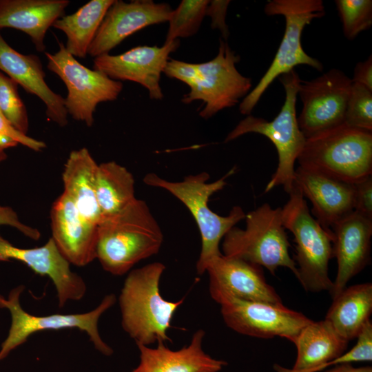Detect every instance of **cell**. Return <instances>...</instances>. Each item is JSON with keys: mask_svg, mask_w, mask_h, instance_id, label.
<instances>
[{"mask_svg": "<svg viewBox=\"0 0 372 372\" xmlns=\"http://www.w3.org/2000/svg\"><path fill=\"white\" fill-rule=\"evenodd\" d=\"M163 242L161 229L147 203L136 198L118 213L101 219L96 258L105 271L123 276L157 254Z\"/></svg>", "mask_w": 372, "mask_h": 372, "instance_id": "obj_1", "label": "cell"}, {"mask_svg": "<svg viewBox=\"0 0 372 372\" xmlns=\"http://www.w3.org/2000/svg\"><path fill=\"white\" fill-rule=\"evenodd\" d=\"M165 266L159 262L131 271L118 297L123 330L136 344L149 346L170 340L167 330L185 298L169 301L160 292Z\"/></svg>", "mask_w": 372, "mask_h": 372, "instance_id": "obj_2", "label": "cell"}, {"mask_svg": "<svg viewBox=\"0 0 372 372\" xmlns=\"http://www.w3.org/2000/svg\"><path fill=\"white\" fill-rule=\"evenodd\" d=\"M299 166L351 184L372 174V132L344 123L307 138Z\"/></svg>", "mask_w": 372, "mask_h": 372, "instance_id": "obj_3", "label": "cell"}, {"mask_svg": "<svg viewBox=\"0 0 372 372\" xmlns=\"http://www.w3.org/2000/svg\"><path fill=\"white\" fill-rule=\"evenodd\" d=\"M233 169L221 178L211 183L207 181L209 175L207 172L192 174L180 182L163 179L154 173L147 174L144 183L149 186L166 189L179 199L189 210L198 225L201 236V250L196 262L198 275L206 272L209 262L221 254L219 244L225 234L245 218L243 209L234 207L227 216H221L212 211L208 205L209 197L226 185L225 179Z\"/></svg>", "mask_w": 372, "mask_h": 372, "instance_id": "obj_4", "label": "cell"}, {"mask_svg": "<svg viewBox=\"0 0 372 372\" xmlns=\"http://www.w3.org/2000/svg\"><path fill=\"white\" fill-rule=\"evenodd\" d=\"M278 79L285 88V99L278 115L270 121L247 115L227 134L225 142L231 141L247 133H257L267 137L277 150L278 165L265 192L282 185L289 194L295 187L294 165L306 141L298 126L296 115V100L302 80L294 70Z\"/></svg>", "mask_w": 372, "mask_h": 372, "instance_id": "obj_5", "label": "cell"}, {"mask_svg": "<svg viewBox=\"0 0 372 372\" xmlns=\"http://www.w3.org/2000/svg\"><path fill=\"white\" fill-rule=\"evenodd\" d=\"M264 11L269 16H283L285 30L271 64L258 83L240 103L239 110L245 115H250L262 95L276 78L290 72L296 66L307 65L318 71L323 68L321 62L304 52L301 43L305 26L325 14L322 0H271L265 4Z\"/></svg>", "mask_w": 372, "mask_h": 372, "instance_id": "obj_6", "label": "cell"}, {"mask_svg": "<svg viewBox=\"0 0 372 372\" xmlns=\"http://www.w3.org/2000/svg\"><path fill=\"white\" fill-rule=\"evenodd\" d=\"M246 227H233L224 236L223 255L265 267L272 275L287 267L297 276L296 262L283 226L282 208L264 203L245 215Z\"/></svg>", "mask_w": 372, "mask_h": 372, "instance_id": "obj_7", "label": "cell"}, {"mask_svg": "<svg viewBox=\"0 0 372 372\" xmlns=\"http://www.w3.org/2000/svg\"><path fill=\"white\" fill-rule=\"evenodd\" d=\"M282 218L283 226L294 236L296 278L307 291L330 293L333 285L328 273L329 262L333 257L332 231L324 229L312 216L296 185L282 208Z\"/></svg>", "mask_w": 372, "mask_h": 372, "instance_id": "obj_8", "label": "cell"}, {"mask_svg": "<svg viewBox=\"0 0 372 372\" xmlns=\"http://www.w3.org/2000/svg\"><path fill=\"white\" fill-rule=\"evenodd\" d=\"M24 289L23 285L17 286L10 291L8 298L0 294V308L7 309L11 315L10 328L0 350V361L26 342L34 333L68 328H77L86 332L95 349L102 354L110 355L113 353L112 349L101 338L98 323L103 313L115 304L114 294L105 296L101 303L89 312L38 316L26 312L21 306L20 296Z\"/></svg>", "mask_w": 372, "mask_h": 372, "instance_id": "obj_9", "label": "cell"}, {"mask_svg": "<svg viewBox=\"0 0 372 372\" xmlns=\"http://www.w3.org/2000/svg\"><path fill=\"white\" fill-rule=\"evenodd\" d=\"M59 45L55 53L45 52L48 68L59 76L67 87L65 106L68 114L91 127L97 105L116 100L123 90V83L83 65L62 43Z\"/></svg>", "mask_w": 372, "mask_h": 372, "instance_id": "obj_10", "label": "cell"}, {"mask_svg": "<svg viewBox=\"0 0 372 372\" xmlns=\"http://www.w3.org/2000/svg\"><path fill=\"white\" fill-rule=\"evenodd\" d=\"M240 60L227 42L220 39L217 55L209 61L196 63L194 83L182 101H202L204 107L199 115L205 119L236 105L252 87L251 79L241 74L236 67Z\"/></svg>", "mask_w": 372, "mask_h": 372, "instance_id": "obj_11", "label": "cell"}, {"mask_svg": "<svg viewBox=\"0 0 372 372\" xmlns=\"http://www.w3.org/2000/svg\"><path fill=\"white\" fill-rule=\"evenodd\" d=\"M220 306L226 325L234 331L259 338L276 336L292 341L312 320L282 304L249 301L222 295L214 299Z\"/></svg>", "mask_w": 372, "mask_h": 372, "instance_id": "obj_12", "label": "cell"}, {"mask_svg": "<svg viewBox=\"0 0 372 372\" xmlns=\"http://www.w3.org/2000/svg\"><path fill=\"white\" fill-rule=\"evenodd\" d=\"M352 80L333 68L311 81H302L298 93L302 103L298 123L305 138L344 123Z\"/></svg>", "mask_w": 372, "mask_h": 372, "instance_id": "obj_13", "label": "cell"}, {"mask_svg": "<svg viewBox=\"0 0 372 372\" xmlns=\"http://www.w3.org/2000/svg\"><path fill=\"white\" fill-rule=\"evenodd\" d=\"M179 45L178 39L161 47L141 45L118 55L104 54L94 58L93 68L113 80L139 83L151 99L161 100L164 96L160 85L161 73L169 54Z\"/></svg>", "mask_w": 372, "mask_h": 372, "instance_id": "obj_14", "label": "cell"}, {"mask_svg": "<svg viewBox=\"0 0 372 372\" xmlns=\"http://www.w3.org/2000/svg\"><path fill=\"white\" fill-rule=\"evenodd\" d=\"M173 9L165 3L151 0L125 2L114 0L91 43L87 54L96 57L109 52L141 29L169 21Z\"/></svg>", "mask_w": 372, "mask_h": 372, "instance_id": "obj_15", "label": "cell"}, {"mask_svg": "<svg viewBox=\"0 0 372 372\" xmlns=\"http://www.w3.org/2000/svg\"><path fill=\"white\" fill-rule=\"evenodd\" d=\"M292 342L297 350L293 367L287 369L274 364L276 372H318L328 366L358 362L360 359L354 348L345 352L349 342L324 319L307 324Z\"/></svg>", "mask_w": 372, "mask_h": 372, "instance_id": "obj_16", "label": "cell"}, {"mask_svg": "<svg viewBox=\"0 0 372 372\" xmlns=\"http://www.w3.org/2000/svg\"><path fill=\"white\" fill-rule=\"evenodd\" d=\"M212 299L228 295L238 299L282 304L276 291L267 282L262 267L223 254L208 264Z\"/></svg>", "mask_w": 372, "mask_h": 372, "instance_id": "obj_17", "label": "cell"}, {"mask_svg": "<svg viewBox=\"0 0 372 372\" xmlns=\"http://www.w3.org/2000/svg\"><path fill=\"white\" fill-rule=\"evenodd\" d=\"M16 260L35 273L48 276L56 288L58 304L63 307L69 300H79L87 287L83 278L73 272L70 262L61 255L52 238L43 246L20 248L0 235V261Z\"/></svg>", "mask_w": 372, "mask_h": 372, "instance_id": "obj_18", "label": "cell"}, {"mask_svg": "<svg viewBox=\"0 0 372 372\" xmlns=\"http://www.w3.org/2000/svg\"><path fill=\"white\" fill-rule=\"evenodd\" d=\"M331 230L333 257L338 262L337 275L329 293L334 298L353 277L370 263L372 220L353 211Z\"/></svg>", "mask_w": 372, "mask_h": 372, "instance_id": "obj_19", "label": "cell"}, {"mask_svg": "<svg viewBox=\"0 0 372 372\" xmlns=\"http://www.w3.org/2000/svg\"><path fill=\"white\" fill-rule=\"evenodd\" d=\"M50 218L52 238L70 264L83 267L96 258L98 226L85 220L65 194L53 203Z\"/></svg>", "mask_w": 372, "mask_h": 372, "instance_id": "obj_20", "label": "cell"}, {"mask_svg": "<svg viewBox=\"0 0 372 372\" xmlns=\"http://www.w3.org/2000/svg\"><path fill=\"white\" fill-rule=\"evenodd\" d=\"M295 185L312 204V214L324 229L331 230L354 211V184L341 181L299 166Z\"/></svg>", "mask_w": 372, "mask_h": 372, "instance_id": "obj_21", "label": "cell"}, {"mask_svg": "<svg viewBox=\"0 0 372 372\" xmlns=\"http://www.w3.org/2000/svg\"><path fill=\"white\" fill-rule=\"evenodd\" d=\"M0 70L27 92L39 97L45 105L48 119L59 126L68 124L65 99L52 90L45 81L41 61L34 54H23L13 49L0 33Z\"/></svg>", "mask_w": 372, "mask_h": 372, "instance_id": "obj_22", "label": "cell"}, {"mask_svg": "<svg viewBox=\"0 0 372 372\" xmlns=\"http://www.w3.org/2000/svg\"><path fill=\"white\" fill-rule=\"evenodd\" d=\"M204 330H197L189 344L172 350L164 343L155 348L136 344L140 361L130 372H219L227 362L212 358L203 348Z\"/></svg>", "mask_w": 372, "mask_h": 372, "instance_id": "obj_23", "label": "cell"}, {"mask_svg": "<svg viewBox=\"0 0 372 372\" xmlns=\"http://www.w3.org/2000/svg\"><path fill=\"white\" fill-rule=\"evenodd\" d=\"M68 0H0V28H12L27 34L39 52L50 26L69 5Z\"/></svg>", "mask_w": 372, "mask_h": 372, "instance_id": "obj_24", "label": "cell"}, {"mask_svg": "<svg viewBox=\"0 0 372 372\" xmlns=\"http://www.w3.org/2000/svg\"><path fill=\"white\" fill-rule=\"evenodd\" d=\"M97 167L86 147L73 150L64 165L62 180L63 193L71 199L85 220L98 226L102 217L96 196Z\"/></svg>", "mask_w": 372, "mask_h": 372, "instance_id": "obj_25", "label": "cell"}, {"mask_svg": "<svg viewBox=\"0 0 372 372\" xmlns=\"http://www.w3.org/2000/svg\"><path fill=\"white\" fill-rule=\"evenodd\" d=\"M372 313V284L345 287L329 307L324 320L347 342L357 338Z\"/></svg>", "mask_w": 372, "mask_h": 372, "instance_id": "obj_26", "label": "cell"}, {"mask_svg": "<svg viewBox=\"0 0 372 372\" xmlns=\"http://www.w3.org/2000/svg\"><path fill=\"white\" fill-rule=\"evenodd\" d=\"M114 0H91L76 12L58 19L52 26L66 35L65 48L75 58L87 54L103 19Z\"/></svg>", "mask_w": 372, "mask_h": 372, "instance_id": "obj_27", "label": "cell"}, {"mask_svg": "<svg viewBox=\"0 0 372 372\" xmlns=\"http://www.w3.org/2000/svg\"><path fill=\"white\" fill-rule=\"evenodd\" d=\"M96 196L102 218L118 213L136 198L132 174L114 161L98 164Z\"/></svg>", "mask_w": 372, "mask_h": 372, "instance_id": "obj_28", "label": "cell"}, {"mask_svg": "<svg viewBox=\"0 0 372 372\" xmlns=\"http://www.w3.org/2000/svg\"><path fill=\"white\" fill-rule=\"evenodd\" d=\"M207 0H183L173 10L165 43L195 34L206 16Z\"/></svg>", "mask_w": 372, "mask_h": 372, "instance_id": "obj_29", "label": "cell"}, {"mask_svg": "<svg viewBox=\"0 0 372 372\" xmlns=\"http://www.w3.org/2000/svg\"><path fill=\"white\" fill-rule=\"evenodd\" d=\"M335 4L347 39L353 40L371 26V0H335Z\"/></svg>", "mask_w": 372, "mask_h": 372, "instance_id": "obj_30", "label": "cell"}, {"mask_svg": "<svg viewBox=\"0 0 372 372\" xmlns=\"http://www.w3.org/2000/svg\"><path fill=\"white\" fill-rule=\"evenodd\" d=\"M343 123L372 132V90L363 85L352 83Z\"/></svg>", "mask_w": 372, "mask_h": 372, "instance_id": "obj_31", "label": "cell"}, {"mask_svg": "<svg viewBox=\"0 0 372 372\" xmlns=\"http://www.w3.org/2000/svg\"><path fill=\"white\" fill-rule=\"evenodd\" d=\"M17 85L15 81L0 72V112L14 127L26 134L28 117Z\"/></svg>", "mask_w": 372, "mask_h": 372, "instance_id": "obj_32", "label": "cell"}, {"mask_svg": "<svg viewBox=\"0 0 372 372\" xmlns=\"http://www.w3.org/2000/svg\"><path fill=\"white\" fill-rule=\"evenodd\" d=\"M354 211L372 220V176L354 184Z\"/></svg>", "mask_w": 372, "mask_h": 372, "instance_id": "obj_33", "label": "cell"}, {"mask_svg": "<svg viewBox=\"0 0 372 372\" xmlns=\"http://www.w3.org/2000/svg\"><path fill=\"white\" fill-rule=\"evenodd\" d=\"M229 3V0L209 1L206 9V16L211 19V28L219 30L225 41H227L229 34L226 23L227 10Z\"/></svg>", "mask_w": 372, "mask_h": 372, "instance_id": "obj_34", "label": "cell"}, {"mask_svg": "<svg viewBox=\"0 0 372 372\" xmlns=\"http://www.w3.org/2000/svg\"><path fill=\"white\" fill-rule=\"evenodd\" d=\"M196 72V63H190L175 59H169L163 70V73L166 76L183 81L189 87L194 83Z\"/></svg>", "mask_w": 372, "mask_h": 372, "instance_id": "obj_35", "label": "cell"}, {"mask_svg": "<svg viewBox=\"0 0 372 372\" xmlns=\"http://www.w3.org/2000/svg\"><path fill=\"white\" fill-rule=\"evenodd\" d=\"M0 133L35 152H40L46 147L44 142L28 136L18 130L1 113Z\"/></svg>", "mask_w": 372, "mask_h": 372, "instance_id": "obj_36", "label": "cell"}, {"mask_svg": "<svg viewBox=\"0 0 372 372\" xmlns=\"http://www.w3.org/2000/svg\"><path fill=\"white\" fill-rule=\"evenodd\" d=\"M2 225L14 227L25 236L34 240H39L41 237L39 231L21 222L17 212L12 207L0 205V227Z\"/></svg>", "mask_w": 372, "mask_h": 372, "instance_id": "obj_37", "label": "cell"}, {"mask_svg": "<svg viewBox=\"0 0 372 372\" xmlns=\"http://www.w3.org/2000/svg\"><path fill=\"white\" fill-rule=\"evenodd\" d=\"M353 83H359L372 90V56L370 55L366 60L358 62L353 71L351 79Z\"/></svg>", "mask_w": 372, "mask_h": 372, "instance_id": "obj_38", "label": "cell"}, {"mask_svg": "<svg viewBox=\"0 0 372 372\" xmlns=\"http://www.w3.org/2000/svg\"><path fill=\"white\" fill-rule=\"evenodd\" d=\"M326 372H372L371 366L354 367L351 363L335 365L334 368Z\"/></svg>", "mask_w": 372, "mask_h": 372, "instance_id": "obj_39", "label": "cell"}, {"mask_svg": "<svg viewBox=\"0 0 372 372\" xmlns=\"http://www.w3.org/2000/svg\"><path fill=\"white\" fill-rule=\"evenodd\" d=\"M18 143L10 137L0 133V148L5 149L16 147Z\"/></svg>", "mask_w": 372, "mask_h": 372, "instance_id": "obj_40", "label": "cell"}, {"mask_svg": "<svg viewBox=\"0 0 372 372\" xmlns=\"http://www.w3.org/2000/svg\"><path fill=\"white\" fill-rule=\"evenodd\" d=\"M7 158V154L4 149L0 148V163Z\"/></svg>", "mask_w": 372, "mask_h": 372, "instance_id": "obj_41", "label": "cell"}, {"mask_svg": "<svg viewBox=\"0 0 372 372\" xmlns=\"http://www.w3.org/2000/svg\"><path fill=\"white\" fill-rule=\"evenodd\" d=\"M1 113V112H0Z\"/></svg>", "mask_w": 372, "mask_h": 372, "instance_id": "obj_42", "label": "cell"}]
</instances>
